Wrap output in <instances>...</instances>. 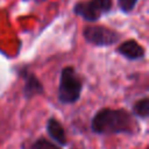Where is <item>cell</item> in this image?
<instances>
[{
	"label": "cell",
	"instance_id": "5b68a950",
	"mask_svg": "<svg viewBox=\"0 0 149 149\" xmlns=\"http://www.w3.org/2000/svg\"><path fill=\"white\" fill-rule=\"evenodd\" d=\"M21 74L24 78L23 93H24V97L27 99H30L34 95L41 94L43 92V86H42L41 81L38 80V78L34 73L28 72V70H23L21 72Z\"/></svg>",
	"mask_w": 149,
	"mask_h": 149
},
{
	"label": "cell",
	"instance_id": "52a82bcc",
	"mask_svg": "<svg viewBox=\"0 0 149 149\" xmlns=\"http://www.w3.org/2000/svg\"><path fill=\"white\" fill-rule=\"evenodd\" d=\"M47 130L49 136L55 140L57 143H59L61 146H65L66 144V136H65V132L63 126L58 122V120L51 118L49 119L48 123H47Z\"/></svg>",
	"mask_w": 149,
	"mask_h": 149
},
{
	"label": "cell",
	"instance_id": "7a4b0ae2",
	"mask_svg": "<svg viewBox=\"0 0 149 149\" xmlns=\"http://www.w3.org/2000/svg\"><path fill=\"white\" fill-rule=\"evenodd\" d=\"M83 90V84L77 77L72 66H66L61 72L58 86V99L62 104H73L78 101Z\"/></svg>",
	"mask_w": 149,
	"mask_h": 149
},
{
	"label": "cell",
	"instance_id": "9c48e42d",
	"mask_svg": "<svg viewBox=\"0 0 149 149\" xmlns=\"http://www.w3.org/2000/svg\"><path fill=\"white\" fill-rule=\"evenodd\" d=\"M31 149H59L56 144L49 142L48 140H44V139H40L37 140L34 144H33V148Z\"/></svg>",
	"mask_w": 149,
	"mask_h": 149
},
{
	"label": "cell",
	"instance_id": "277c9868",
	"mask_svg": "<svg viewBox=\"0 0 149 149\" xmlns=\"http://www.w3.org/2000/svg\"><path fill=\"white\" fill-rule=\"evenodd\" d=\"M111 0H90L78 2L74 7V13L80 15L87 21H97L102 13L111 9Z\"/></svg>",
	"mask_w": 149,
	"mask_h": 149
},
{
	"label": "cell",
	"instance_id": "3957f363",
	"mask_svg": "<svg viewBox=\"0 0 149 149\" xmlns=\"http://www.w3.org/2000/svg\"><path fill=\"white\" fill-rule=\"evenodd\" d=\"M84 37L87 42L99 47L112 45L120 40V35L116 31L101 26H90L85 28Z\"/></svg>",
	"mask_w": 149,
	"mask_h": 149
},
{
	"label": "cell",
	"instance_id": "8992f818",
	"mask_svg": "<svg viewBox=\"0 0 149 149\" xmlns=\"http://www.w3.org/2000/svg\"><path fill=\"white\" fill-rule=\"evenodd\" d=\"M118 51L128 59H140V58H143L146 54L143 47H141L134 40H128L121 43L120 47L118 48Z\"/></svg>",
	"mask_w": 149,
	"mask_h": 149
},
{
	"label": "cell",
	"instance_id": "30bf717a",
	"mask_svg": "<svg viewBox=\"0 0 149 149\" xmlns=\"http://www.w3.org/2000/svg\"><path fill=\"white\" fill-rule=\"evenodd\" d=\"M119 2V7L121 8V10H123L125 13L132 12L137 2V0H118Z\"/></svg>",
	"mask_w": 149,
	"mask_h": 149
},
{
	"label": "cell",
	"instance_id": "6da1fadb",
	"mask_svg": "<svg viewBox=\"0 0 149 149\" xmlns=\"http://www.w3.org/2000/svg\"><path fill=\"white\" fill-rule=\"evenodd\" d=\"M91 128L97 134L134 133L136 125L132 115L125 109H100L91 121Z\"/></svg>",
	"mask_w": 149,
	"mask_h": 149
},
{
	"label": "cell",
	"instance_id": "ba28073f",
	"mask_svg": "<svg viewBox=\"0 0 149 149\" xmlns=\"http://www.w3.org/2000/svg\"><path fill=\"white\" fill-rule=\"evenodd\" d=\"M133 112L136 116L146 119L149 115V99L148 98H143L140 99L139 101L135 102V105L133 106Z\"/></svg>",
	"mask_w": 149,
	"mask_h": 149
}]
</instances>
